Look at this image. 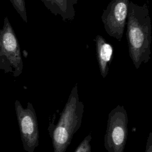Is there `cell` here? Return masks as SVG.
I'll list each match as a JSON object with an SVG mask.
<instances>
[{
	"mask_svg": "<svg viewBox=\"0 0 152 152\" xmlns=\"http://www.w3.org/2000/svg\"><path fill=\"white\" fill-rule=\"evenodd\" d=\"M129 54L136 69L150 59L151 24L147 3L139 6L129 1L126 21Z\"/></svg>",
	"mask_w": 152,
	"mask_h": 152,
	"instance_id": "1",
	"label": "cell"
},
{
	"mask_svg": "<svg viewBox=\"0 0 152 152\" xmlns=\"http://www.w3.org/2000/svg\"><path fill=\"white\" fill-rule=\"evenodd\" d=\"M84 113V104L80 100L77 84L70 93L56 125L48 127L54 152H65L74 134L79 129Z\"/></svg>",
	"mask_w": 152,
	"mask_h": 152,
	"instance_id": "2",
	"label": "cell"
},
{
	"mask_svg": "<svg viewBox=\"0 0 152 152\" xmlns=\"http://www.w3.org/2000/svg\"><path fill=\"white\" fill-rule=\"evenodd\" d=\"M0 69L14 77L20 76L23 71L20 43L7 17L0 28Z\"/></svg>",
	"mask_w": 152,
	"mask_h": 152,
	"instance_id": "3",
	"label": "cell"
},
{
	"mask_svg": "<svg viewBox=\"0 0 152 152\" xmlns=\"http://www.w3.org/2000/svg\"><path fill=\"white\" fill-rule=\"evenodd\" d=\"M128 136V115L123 106L118 105L108 115L104 137L108 152H124Z\"/></svg>",
	"mask_w": 152,
	"mask_h": 152,
	"instance_id": "4",
	"label": "cell"
},
{
	"mask_svg": "<svg viewBox=\"0 0 152 152\" xmlns=\"http://www.w3.org/2000/svg\"><path fill=\"white\" fill-rule=\"evenodd\" d=\"M14 107L23 147L26 152H34L39 144L38 122L34 108L30 102L24 108L18 100L15 101Z\"/></svg>",
	"mask_w": 152,
	"mask_h": 152,
	"instance_id": "5",
	"label": "cell"
},
{
	"mask_svg": "<svg viewBox=\"0 0 152 152\" xmlns=\"http://www.w3.org/2000/svg\"><path fill=\"white\" fill-rule=\"evenodd\" d=\"M129 4V0H111L101 17L106 32L118 41L124 34Z\"/></svg>",
	"mask_w": 152,
	"mask_h": 152,
	"instance_id": "6",
	"label": "cell"
},
{
	"mask_svg": "<svg viewBox=\"0 0 152 152\" xmlns=\"http://www.w3.org/2000/svg\"><path fill=\"white\" fill-rule=\"evenodd\" d=\"M96 48V55L100 74L105 78L109 71V65L113 56L112 46L107 43L100 35H97L94 39Z\"/></svg>",
	"mask_w": 152,
	"mask_h": 152,
	"instance_id": "7",
	"label": "cell"
},
{
	"mask_svg": "<svg viewBox=\"0 0 152 152\" xmlns=\"http://www.w3.org/2000/svg\"><path fill=\"white\" fill-rule=\"evenodd\" d=\"M46 8L55 15H60L64 21H72L75 12L70 0H41Z\"/></svg>",
	"mask_w": 152,
	"mask_h": 152,
	"instance_id": "8",
	"label": "cell"
},
{
	"mask_svg": "<svg viewBox=\"0 0 152 152\" xmlns=\"http://www.w3.org/2000/svg\"><path fill=\"white\" fill-rule=\"evenodd\" d=\"M14 8L25 23H27V17L25 0H10Z\"/></svg>",
	"mask_w": 152,
	"mask_h": 152,
	"instance_id": "9",
	"label": "cell"
},
{
	"mask_svg": "<svg viewBox=\"0 0 152 152\" xmlns=\"http://www.w3.org/2000/svg\"><path fill=\"white\" fill-rule=\"evenodd\" d=\"M91 140V134L87 135L80 143L74 152H91V147L90 145Z\"/></svg>",
	"mask_w": 152,
	"mask_h": 152,
	"instance_id": "10",
	"label": "cell"
},
{
	"mask_svg": "<svg viewBox=\"0 0 152 152\" xmlns=\"http://www.w3.org/2000/svg\"><path fill=\"white\" fill-rule=\"evenodd\" d=\"M145 152H152V132H150L148 134Z\"/></svg>",
	"mask_w": 152,
	"mask_h": 152,
	"instance_id": "11",
	"label": "cell"
},
{
	"mask_svg": "<svg viewBox=\"0 0 152 152\" xmlns=\"http://www.w3.org/2000/svg\"><path fill=\"white\" fill-rule=\"evenodd\" d=\"M70 1H71V2L74 5L76 4L77 3V2H78V0H70Z\"/></svg>",
	"mask_w": 152,
	"mask_h": 152,
	"instance_id": "12",
	"label": "cell"
}]
</instances>
